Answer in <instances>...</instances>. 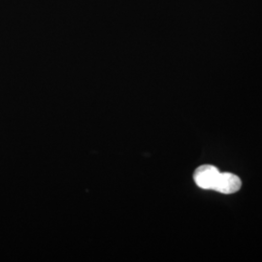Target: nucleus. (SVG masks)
<instances>
[{"instance_id": "1", "label": "nucleus", "mask_w": 262, "mask_h": 262, "mask_svg": "<svg viewBox=\"0 0 262 262\" xmlns=\"http://www.w3.org/2000/svg\"><path fill=\"white\" fill-rule=\"evenodd\" d=\"M219 169L213 165H202L194 172L193 178L197 186L202 189L215 190V184L220 176Z\"/></svg>"}, {"instance_id": "2", "label": "nucleus", "mask_w": 262, "mask_h": 262, "mask_svg": "<svg viewBox=\"0 0 262 262\" xmlns=\"http://www.w3.org/2000/svg\"><path fill=\"white\" fill-rule=\"evenodd\" d=\"M241 186L242 182L239 177H237L234 174L225 172L220 173V176L215 184V190L225 194H230L238 191L241 188Z\"/></svg>"}]
</instances>
